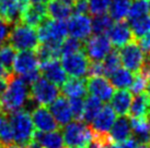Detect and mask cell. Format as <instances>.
<instances>
[{"label":"cell","instance_id":"2e32d148","mask_svg":"<svg viewBox=\"0 0 150 148\" xmlns=\"http://www.w3.org/2000/svg\"><path fill=\"white\" fill-rule=\"evenodd\" d=\"M50 111L53 114L54 119L56 120L59 128L65 126L71 121L72 112L69 105V100L65 96H59L58 98H56L53 103L50 105Z\"/></svg>","mask_w":150,"mask_h":148},{"label":"cell","instance_id":"4fadbf2b","mask_svg":"<svg viewBox=\"0 0 150 148\" xmlns=\"http://www.w3.org/2000/svg\"><path fill=\"white\" fill-rule=\"evenodd\" d=\"M40 61L34 50H23L16 56L13 61L12 72L19 76L28 74L30 72L38 70Z\"/></svg>","mask_w":150,"mask_h":148},{"label":"cell","instance_id":"6da1fadb","mask_svg":"<svg viewBox=\"0 0 150 148\" xmlns=\"http://www.w3.org/2000/svg\"><path fill=\"white\" fill-rule=\"evenodd\" d=\"M1 98L2 112L6 114L23 110L25 103L30 98L29 85L19 75L17 76L12 73L9 76L8 87Z\"/></svg>","mask_w":150,"mask_h":148},{"label":"cell","instance_id":"f1b7e54d","mask_svg":"<svg viewBox=\"0 0 150 148\" xmlns=\"http://www.w3.org/2000/svg\"><path fill=\"white\" fill-rule=\"evenodd\" d=\"M91 24L92 32L96 35H104L113 25V20L110 17V14L103 13V14L94 15V17L91 20Z\"/></svg>","mask_w":150,"mask_h":148},{"label":"cell","instance_id":"52a82bcc","mask_svg":"<svg viewBox=\"0 0 150 148\" xmlns=\"http://www.w3.org/2000/svg\"><path fill=\"white\" fill-rule=\"evenodd\" d=\"M118 54L121 58V63H123L125 69L135 73L142 70L146 54L138 43L135 40L130 41L129 44L122 47Z\"/></svg>","mask_w":150,"mask_h":148},{"label":"cell","instance_id":"f5cc1de1","mask_svg":"<svg viewBox=\"0 0 150 148\" xmlns=\"http://www.w3.org/2000/svg\"><path fill=\"white\" fill-rule=\"evenodd\" d=\"M2 111V107H1V103H0V112Z\"/></svg>","mask_w":150,"mask_h":148},{"label":"cell","instance_id":"8992f818","mask_svg":"<svg viewBox=\"0 0 150 148\" xmlns=\"http://www.w3.org/2000/svg\"><path fill=\"white\" fill-rule=\"evenodd\" d=\"M60 95L57 85L47 81L45 77L38 78L31 85L30 97L36 103L38 106H50Z\"/></svg>","mask_w":150,"mask_h":148},{"label":"cell","instance_id":"d590c367","mask_svg":"<svg viewBox=\"0 0 150 148\" xmlns=\"http://www.w3.org/2000/svg\"><path fill=\"white\" fill-rule=\"evenodd\" d=\"M83 49V41L79 40V39H76L74 37H69L66 38L62 44V56L65 54H75L78 51H82Z\"/></svg>","mask_w":150,"mask_h":148},{"label":"cell","instance_id":"ee69618b","mask_svg":"<svg viewBox=\"0 0 150 148\" xmlns=\"http://www.w3.org/2000/svg\"><path fill=\"white\" fill-rule=\"evenodd\" d=\"M142 70H145L150 74V52H148V54L145 58V64H144Z\"/></svg>","mask_w":150,"mask_h":148},{"label":"cell","instance_id":"9c48e42d","mask_svg":"<svg viewBox=\"0 0 150 148\" xmlns=\"http://www.w3.org/2000/svg\"><path fill=\"white\" fill-rule=\"evenodd\" d=\"M112 50V44L105 35H94L83 41L82 51L92 62L102 61Z\"/></svg>","mask_w":150,"mask_h":148},{"label":"cell","instance_id":"681fc988","mask_svg":"<svg viewBox=\"0 0 150 148\" xmlns=\"http://www.w3.org/2000/svg\"><path fill=\"white\" fill-rule=\"evenodd\" d=\"M147 146H148V145H139L137 148H147Z\"/></svg>","mask_w":150,"mask_h":148},{"label":"cell","instance_id":"ac0fdd59","mask_svg":"<svg viewBox=\"0 0 150 148\" xmlns=\"http://www.w3.org/2000/svg\"><path fill=\"white\" fill-rule=\"evenodd\" d=\"M46 17H47L46 6H44V3H32L29 4L23 11L21 22L35 29Z\"/></svg>","mask_w":150,"mask_h":148},{"label":"cell","instance_id":"8fae6325","mask_svg":"<svg viewBox=\"0 0 150 148\" xmlns=\"http://www.w3.org/2000/svg\"><path fill=\"white\" fill-rule=\"evenodd\" d=\"M67 29L71 37L83 41L92 33L91 19L86 14H74L67 22Z\"/></svg>","mask_w":150,"mask_h":148},{"label":"cell","instance_id":"603a6c76","mask_svg":"<svg viewBox=\"0 0 150 148\" xmlns=\"http://www.w3.org/2000/svg\"><path fill=\"white\" fill-rule=\"evenodd\" d=\"M87 80L79 77H71L67 80L62 86V93L65 97L75 98L84 97L87 94Z\"/></svg>","mask_w":150,"mask_h":148},{"label":"cell","instance_id":"30bf717a","mask_svg":"<svg viewBox=\"0 0 150 148\" xmlns=\"http://www.w3.org/2000/svg\"><path fill=\"white\" fill-rule=\"evenodd\" d=\"M116 120V112L113 110V108L108 105L103 106L96 117V119L90 124V128L93 133V137L96 138H104L108 137V132L112 128Z\"/></svg>","mask_w":150,"mask_h":148},{"label":"cell","instance_id":"7402d4cb","mask_svg":"<svg viewBox=\"0 0 150 148\" xmlns=\"http://www.w3.org/2000/svg\"><path fill=\"white\" fill-rule=\"evenodd\" d=\"M130 128L133 137L139 145L150 144V123L147 118H130Z\"/></svg>","mask_w":150,"mask_h":148},{"label":"cell","instance_id":"ba28073f","mask_svg":"<svg viewBox=\"0 0 150 148\" xmlns=\"http://www.w3.org/2000/svg\"><path fill=\"white\" fill-rule=\"evenodd\" d=\"M62 66L66 74L71 77H86L89 73L90 61L83 51H78L75 54H65L62 59Z\"/></svg>","mask_w":150,"mask_h":148},{"label":"cell","instance_id":"7bdbcfd3","mask_svg":"<svg viewBox=\"0 0 150 148\" xmlns=\"http://www.w3.org/2000/svg\"><path fill=\"white\" fill-rule=\"evenodd\" d=\"M11 73H13V72L7 70V69H6V68L0 63V77H8Z\"/></svg>","mask_w":150,"mask_h":148},{"label":"cell","instance_id":"484cf974","mask_svg":"<svg viewBox=\"0 0 150 148\" xmlns=\"http://www.w3.org/2000/svg\"><path fill=\"white\" fill-rule=\"evenodd\" d=\"M108 76H110V82L113 85V87L118 88V89H125V88L130 87L134 81L133 73L125 68H118Z\"/></svg>","mask_w":150,"mask_h":148},{"label":"cell","instance_id":"4316f807","mask_svg":"<svg viewBox=\"0 0 150 148\" xmlns=\"http://www.w3.org/2000/svg\"><path fill=\"white\" fill-rule=\"evenodd\" d=\"M102 108H103V105L100 99H98L92 95L87 97L84 100L83 115H82V120L84 121V123L91 124Z\"/></svg>","mask_w":150,"mask_h":148},{"label":"cell","instance_id":"74e56055","mask_svg":"<svg viewBox=\"0 0 150 148\" xmlns=\"http://www.w3.org/2000/svg\"><path fill=\"white\" fill-rule=\"evenodd\" d=\"M69 105L71 108L72 117L76 120H81L83 115V108H84V99L83 97H75L70 98Z\"/></svg>","mask_w":150,"mask_h":148},{"label":"cell","instance_id":"d6a6232c","mask_svg":"<svg viewBox=\"0 0 150 148\" xmlns=\"http://www.w3.org/2000/svg\"><path fill=\"white\" fill-rule=\"evenodd\" d=\"M102 64L104 68V75H111L115 70L120 68L121 64V58L118 50H111L106 57L102 60Z\"/></svg>","mask_w":150,"mask_h":148},{"label":"cell","instance_id":"1f68e13d","mask_svg":"<svg viewBox=\"0 0 150 148\" xmlns=\"http://www.w3.org/2000/svg\"><path fill=\"white\" fill-rule=\"evenodd\" d=\"M148 0H133L128 12V22L148 15Z\"/></svg>","mask_w":150,"mask_h":148},{"label":"cell","instance_id":"5bb4252c","mask_svg":"<svg viewBox=\"0 0 150 148\" xmlns=\"http://www.w3.org/2000/svg\"><path fill=\"white\" fill-rule=\"evenodd\" d=\"M31 119L34 128L38 132H53L59 130V125L46 106H38L32 111Z\"/></svg>","mask_w":150,"mask_h":148},{"label":"cell","instance_id":"7a4b0ae2","mask_svg":"<svg viewBox=\"0 0 150 148\" xmlns=\"http://www.w3.org/2000/svg\"><path fill=\"white\" fill-rule=\"evenodd\" d=\"M7 115L9 123L12 128L13 143L21 147L30 144L33 140L35 131L30 112L25 110H19Z\"/></svg>","mask_w":150,"mask_h":148},{"label":"cell","instance_id":"4dcf8cb0","mask_svg":"<svg viewBox=\"0 0 150 148\" xmlns=\"http://www.w3.org/2000/svg\"><path fill=\"white\" fill-rule=\"evenodd\" d=\"M0 144H2L6 147L11 144H14L12 128L9 123L8 115L4 112L0 113Z\"/></svg>","mask_w":150,"mask_h":148},{"label":"cell","instance_id":"f907efd6","mask_svg":"<svg viewBox=\"0 0 150 148\" xmlns=\"http://www.w3.org/2000/svg\"><path fill=\"white\" fill-rule=\"evenodd\" d=\"M148 10H149L150 12V0H148Z\"/></svg>","mask_w":150,"mask_h":148},{"label":"cell","instance_id":"9a60e30c","mask_svg":"<svg viewBox=\"0 0 150 148\" xmlns=\"http://www.w3.org/2000/svg\"><path fill=\"white\" fill-rule=\"evenodd\" d=\"M106 37L110 43L117 48H122L135 39L128 23L124 21H120L116 24H113L106 32Z\"/></svg>","mask_w":150,"mask_h":148},{"label":"cell","instance_id":"9f6ffc18","mask_svg":"<svg viewBox=\"0 0 150 148\" xmlns=\"http://www.w3.org/2000/svg\"><path fill=\"white\" fill-rule=\"evenodd\" d=\"M2 1H4V0H0V3H1V2H2Z\"/></svg>","mask_w":150,"mask_h":148},{"label":"cell","instance_id":"f35d334b","mask_svg":"<svg viewBox=\"0 0 150 148\" xmlns=\"http://www.w3.org/2000/svg\"><path fill=\"white\" fill-rule=\"evenodd\" d=\"M11 27H12V24H10L2 17H0V49L2 46L6 45V43H8Z\"/></svg>","mask_w":150,"mask_h":148},{"label":"cell","instance_id":"7c38bea8","mask_svg":"<svg viewBox=\"0 0 150 148\" xmlns=\"http://www.w3.org/2000/svg\"><path fill=\"white\" fill-rule=\"evenodd\" d=\"M87 89L92 96L103 103H108L114 95V87L104 76H89L87 80Z\"/></svg>","mask_w":150,"mask_h":148},{"label":"cell","instance_id":"c3c4849f","mask_svg":"<svg viewBox=\"0 0 150 148\" xmlns=\"http://www.w3.org/2000/svg\"><path fill=\"white\" fill-rule=\"evenodd\" d=\"M6 148H22V147L17 144H11V145H9V146H7Z\"/></svg>","mask_w":150,"mask_h":148},{"label":"cell","instance_id":"8d00e7d4","mask_svg":"<svg viewBox=\"0 0 150 148\" xmlns=\"http://www.w3.org/2000/svg\"><path fill=\"white\" fill-rule=\"evenodd\" d=\"M112 0H88L89 2V12L92 15L103 14L108 10L110 3Z\"/></svg>","mask_w":150,"mask_h":148},{"label":"cell","instance_id":"5b68a950","mask_svg":"<svg viewBox=\"0 0 150 148\" xmlns=\"http://www.w3.org/2000/svg\"><path fill=\"white\" fill-rule=\"evenodd\" d=\"M67 34L68 29L65 21L53 20L47 17L38 26V35L41 43L62 45L67 38Z\"/></svg>","mask_w":150,"mask_h":148},{"label":"cell","instance_id":"e0dca14e","mask_svg":"<svg viewBox=\"0 0 150 148\" xmlns=\"http://www.w3.org/2000/svg\"><path fill=\"white\" fill-rule=\"evenodd\" d=\"M40 68V72L43 74V76L57 86H63V84L67 81V74L58 60H50L41 63Z\"/></svg>","mask_w":150,"mask_h":148},{"label":"cell","instance_id":"ffe728a7","mask_svg":"<svg viewBox=\"0 0 150 148\" xmlns=\"http://www.w3.org/2000/svg\"><path fill=\"white\" fill-rule=\"evenodd\" d=\"M33 140L42 148H64L63 134L59 130L53 132H34Z\"/></svg>","mask_w":150,"mask_h":148},{"label":"cell","instance_id":"816d5d0a","mask_svg":"<svg viewBox=\"0 0 150 148\" xmlns=\"http://www.w3.org/2000/svg\"><path fill=\"white\" fill-rule=\"evenodd\" d=\"M0 148H6V146H4L2 144H0Z\"/></svg>","mask_w":150,"mask_h":148},{"label":"cell","instance_id":"e575fe53","mask_svg":"<svg viewBox=\"0 0 150 148\" xmlns=\"http://www.w3.org/2000/svg\"><path fill=\"white\" fill-rule=\"evenodd\" d=\"M149 75L150 74L145 70H142L140 72H138L136 77H134L133 84L130 85V93L134 95H138L146 91Z\"/></svg>","mask_w":150,"mask_h":148},{"label":"cell","instance_id":"3957f363","mask_svg":"<svg viewBox=\"0 0 150 148\" xmlns=\"http://www.w3.org/2000/svg\"><path fill=\"white\" fill-rule=\"evenodd\" d=\"M62 134L66 148H86L93 140L90 125L80 120L65 125Z\"/></svg>","mask_w":150,"mask_h":148},{"label":"cell","instance_id":"f6af8a7d","mask_svg":"<svg viewBox=\"0 0 150 148\" xmlns=\"http://www.w3.org/2000/svg\"><path fill=\"white\" fill-rule=\"evenodd\" d=\"M22 148H42L40 145L36 143V142H34V140H32L30 144H28L26 146H24V147H22Z\"/></svg>","mask_w":150,"mask_h":148},{"label":"cell","instance_id":"836d02e7","mask_svg":"<svg viewBox=\"0 0 150 148\" xmlns=\"http://www.w3.org/2000/svg\"><path fill=\"white\" fill-rule=\"evenodd\" d=\"M16 56H17L16 49L11 45L6 44L0 49V63L7 70L12 72V66H13V61L16 59Z\"/></svg>","mask_w":150,"mask_h":148},{"label":"cell","instance_id":"d4e9b609","mask_svg":"<svg viewBox=\"0 0 150 148\" xmlns=\"http://www.w3.org/2000/svg\"><path fill=\"white\" fill-rule=\"evenodd\" d=\"M132 100H133V94L129 91L121 89L113 95L111 99V103H112L111 107L116 112V114L126 115L129 111Z\"/></svg>","mask_w":150,"mask_h":148},{"label":"cell","instance_id":"60d3db41","mask_svg":"<svg viewBox=\"0 0 150 148\" xmlns=\"http://www.w3.org/2000/svg\"><path fill=\"white\" fill-rule=\"evenodd\" d=\"M140 43H139V46L142 47V49L144 51H147V52H150V31L145 35V36L139 39Z\"/></svg>","mask_w":150,"mask_h":148},{"label":"cell","instance_id":"ab89813d","mask_svg":"<svg viewBox=\"0 0 150 148\" xmlns=\"http://www.w3.org/2000/svg\"><path fill=\"white\" fill-rule=\"evenodd\" d=\"M72 11L76 14H86L89 12V2L88 0H76L72 6Z\"/></svg>","mask_w":150,"mask_h":148},{"label":"cell","instance_id":"11a10c76","mask_svg":"<svg viewBox=\"0 0 150 148\" xmlns=\"http://www.w3.org/2000/svg\"><path fill=\"white\" fill-rule=\"evenodd\" d=\"M147 148H150V144H149V145H148V146H147Z\"/></svg>","mask_w":150,"mask_h":148},{"label":"cell","instance_id":"db71d44e","mask_svg":"<svg viewBox=\"0 0 150 148\" xmlns=\"http://www.w3.org/2000/svg\"><path fill=\"white\" fill-rule=\"evenodd\" d=\"M147 119H148V121H149V123H150V114L148 115V118H147Z\"/></svg>","mask_w":150,"mask_h":148},{"label":"cell","instance_id":"44dd1931","mask_svg":"<svg viewBox=\"0 0 150 148\" xmlns=\"http://www.w3.org/2000/svg\"><path fill=\"white\" fill-rule=\"evenodd\" d=\"M129 117L132 119L136 118H148L150 114V95L148 93L135 95L129 108Z\"/></svg>","mask_w":150,"mask_h":148},{"label":"cell","instance_id":"277c9868","mask_svg":"<svg viewBox=\"0 0 150 148\" xmlns=\"http://www.w3.org/2000/svg\"><path fill=\"white\" fill-rule=\"evenodd\" d=\"M8 44L19 51L35 50L40 45L38 31L22 22L13 24L9 34Z\"/></svg>","mask_w":150,"mask_h":148},{"label":"cell","instance_id":"b9f144b4","mask_svg":"<svg viewBox=\"0 0 150 148\" xmlns=\"http://www.w3.org/2000/svg\"><path fill=\"white\" fill-rule=\"evenodd\" d=\"M11 74H10V75H11ZM10 75H9V76H10ZM9 76L8 77H0V98L2 97V95L4 94V91H6L7 87H8Z\"/></svg>","mask_w":150,"mask_h":148},{"label":"cell","instance_id":"bcb514c9","mask_svg":"<svg viewBox=\"0 0 150 148\" xmlns=\"http://www.w3.org/2000/svg\"><path fill=\"white\" fill-rule=\"evenodd\" d=\"M32 3H45L48 2V0H30Z\"/></svg>","mask_w":150,"mask_h":148},{"label":"cell","instance_id":"cb8c5ba5","mask_svg":"<svg viewBox=\"0 0 150 148\" xmlns=\"http://www.w3.org/2000/svg\"><path fill=\"white\" fill-rule=\"evenodd\" d=\"M47 17L53 20L65 21L70 17L72 7L63 0H48L46 6Z\"/></svg>","mask_w":150,"mask_h":148},{"label":"cell","instance_id":"d6986e66","mask_svg":"<svg viewBox=\"0 0 150 148\" xmlns=\"http://www.w3.org/2000/svg\"><path fill=\"white\" fill-rule=\"evenodd\" d=\"M108 135L114 143H121L132 137L130 119L126 115H121L118 119L115 120V122L108 132Z\"/></svg>","mask_w":150,"mask_h":148},{"label":"cell","instance_id":"7dc6e473","mask_svg":"<svg viewBox=\"0 0 150 148\" xmlns=\"http://www.w3.org/2000/svg\"><path fill=\"white\" fill-rule=\"evenodd\" d=\"M147 93L150 95V75H149V78H148V83H147Z\"/></svg>","mask_w":150,"mask_h":148},{"label":"cell","instance_id":"f546056e","mask_svg":"<svg viewBox=\"0 0 150 148\" xmlns=\"http://www.w3.org/2000/svg\"><path fill=\"white\" fill-rule=\"evenodd\" d=\"M129 24H130L129 27L133 32L135 39H140L150 31V15L130 21Z\"/></svg>","mask_w":150,"mask_h":148},{"label":"cell","instance_id":"83f0119b","mask_svg":"<svg viewBox=\"0 0 150 148\" xmlns=\"http://www.w3.org/2000/svg\"><path fill=\"white\" fill-rule=\"evenodd\" d=\"M130 4L132 0H112L108 7L110 17L117 22L123 21L128 15Z\"/></svg>","mask_w":150,"mask_h":148}]
</instances>
